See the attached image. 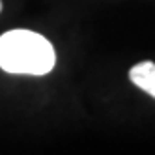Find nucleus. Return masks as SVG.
Instances as JSON below:
<instances>
[{"label":"nucleus","mask_w":155,"mask_h":155,"mask_svg":"<svg viewBox=\"0 0 155 155\" xmlns=\"http://www.w3.org/2000/svg\"><path fill=\"white\" fill-rule=\"evenodd\" d=\"M56 54L47 38L30 30H9L0 36V68L13 75H47Z\"/></svg>","instance_id":"1"},{"label":"nucleus","mask_w":155,"mask_h":155,"mask_svg":"<svg viewBox=\"0 0 155 155\" xmlns=\"http://www.w3.org/2000/svg\"><path fill=\"white\" fill-rule=\"evenodd\" d=\"M129 81L137 84L142 92L155 97V64L153 62H140L129 69Z\"/></svg>","instance_id":"2"},{"label":"nucleus","mask_w":155,"mask_h":155,"mask_svg":"<svg viewBox=\"0 0 155 155\" xmlns=\"http://www.w3.org/2000/svg\"><path fill=\"white\" fill-rule=\"evenodd\" d=\"M0 12H2V2H0Z\"/></svg>","instance_id":"3"}]
</instances>
